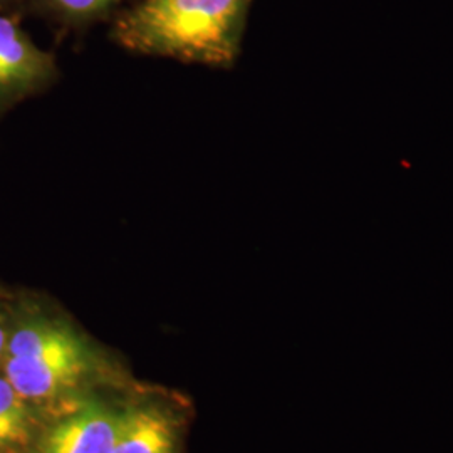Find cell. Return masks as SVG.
<instances>
[{"mask_svg":"<svg viewBox=\"0 0 453 453\" xmlns=\"http://www.w3.org/2000/svg\"><path fill=\"white\" fill-rule=\"evenodd\" d=\"M252 0H140L114 19L125 50L185 65L228 69L237 63Z\"/></svg>","mask_w":453,"mask_h":453,"instance_id":"obj_1","label":"cell"},{"mask_svg":"<svg viewBox=\"0 0 453 453\" xmlns=\"http://www.w3.org/2000/svg\"><path fill=\"white\" fill-rule=\"evenodd\" d=\"M5 378L24 400H49L76 387L86 348L61 318L35 314L20 321L5 346Z\"/></svg>","mask_w":453,"mask_h":453,"instance_id":"obj_2","label":"cell"},{"mask_svg":"<svg viewBox=\"0 0 453 453\" xmlns=\"http://www.w3.org/2000/svg\"><path fill=\"white\" fill-rule=\"evenodd\" d=\"M58 76L54 56L39 48L12 17L0 14V108L44 91Z\"/></svg>","mask_w":453,"mask_h":453,"instance_id":"obj_3","label":"cell"},{"mask_svg":"<svg viewBox=\"0 0 453 453\" xmlns=\"http://www.w3.org/2000/svg\"><path fill=\"white\" fill-rule=\"evenodd\" d=\"M119 426L121 415L104 406H82L49 430L41 453H113Z\"/></svg>","mask_w":453,"mask_h":453,"instance_id":"obj_4","label":"cell"},{"mask_svg":"<svg viewBox=\"0 0 453 453\" xmlns=\"http://www.w3.org/2000/svg\"><path fill=\"white\" fill-rule=\"evenodd\" d=\"M113 453H177L175 428L153 406L131 408L121 415Z\"/></svg>","mask_w":453,"mask_h":453,"instance_id":"obj_5","label":"cell"},{"mask_svg":"<svg viewBox=\"0 0 453 453\" xmlns=\"http://www.w3.org/2000/svg\"><path fill=\"white\" fill-rule=\"evenodd\" d=\"M42 11L69 29H84L111 16L125 0H37Z\"/></svg>","mask_w":453,"mask_h":453,"instance_id":"obj_6","label":"cell"},{"mask_svg":"<svg viewBox=\"0 0 453 453\" xmlns=\"http://www.w3.org/2000/svg\"><path fill=\"white\" fill-rule=\"evenodd\" d=\"M26 402L7 378H0V425L24 441L29 437V410Z\"/></svg>","mask_w":453,"mask_h":453,"instance_id":"obj_7","label":"cell"},{"mask_svg":"<svg viewBox=\"0 0 453 453\" xmlns=\"http://www.w3.org/2000/svg\"><path fill=\"white\" fill-rule=\"evenodd\" d=\"M22 443H24L22 438L17 437L14 432H11L4 425H0V452L17 447V445H22Z\"/></svg>","mask_w":453,"mask_h":453,"instance_id":"obj_8","label":"cell"},{"mask_svg":"<svg viewBox=\"0 0 453 453\" xmlns=\"http://www.w3.org/2000/svg\"><path fill=\"white\" fill-rule=\"evenodd\" d=\"M7 340H9V334H7L5 326H4V323H2V318H0V357H4V355H5Z\"/></svg>","mask_w":453,"mask_h":453,"instance_id":"obj_9","label":"cell"},{"mask_svg":"<svg viewBox=\"0 0 453 453\" xmlns=\"http://www.w3.org/2000/svg\"><path fill=\"white\" fill-rule=\"evenodd\" d=\"M7 2H12V0H0V4H7Z\"/></svg>","mask_w":453,"mask_h":453,"instance_id":"obj_10","label":"cell"}]
</instances>
